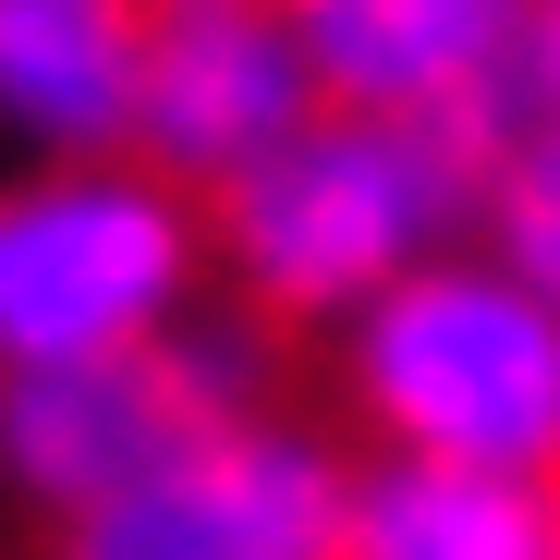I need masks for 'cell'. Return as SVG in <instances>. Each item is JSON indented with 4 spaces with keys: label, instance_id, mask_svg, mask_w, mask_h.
<instances>
[{
    "label": "cell",
    "instance_id": "3957f363",
    "mask_svg": "<svg viewBox=\"0 0 560 560\" xmlns=\"http://www.w3.org/2000/svg\"><path fill=\"white\" fill-rule=\"evenodd\" d=\"M208 293V196L147 159H25L0 183V378L183 329Z\"/></svg>",
    "mask_w": 560,
    "mask_h": 560
},
{
    "label": "cell",
    "instance_id": "8fae6325",
    "mask_svg": "<svg viewBox=\"0 0 560 560\" xmlns=\"http://www.w3.org/2000/svg\"><path fill=\"white\" fill-rule=\"evenodd\" d=\"M524 110H560V0H524Z\"/></svg>",
    "mask_w": 560,
    "mask_h": 560
},
{
    "label": "cell",
    "instance_id": "7a4b0ae2",
    "mask_svg": "<svg viewBox=\"0 0 560 560\" xmlns=\"http://www.w3.org/2000/svg\"><path fill=\"white\" fill-rule=\"evenodd\" d=\"M341 415L415 463L560 476V305L488 244L402 268L365 317L329 329Z\"/></svg>",
    "mask_w": 560,
    "mask_h": 560
},
{
    "label": "cell",
    "instance_id": "ba28073f",
    "mask_svg": "<svg viewBox=\"0 0 560 560\" xmlns=\"http://www.w3.org/2000/svg\"><path fill=\"white\" fill-rule=\"evenodd\" d=\"M147 0H0V135L25 159H135Z\"/></svg>",
    "mask_w": 560,
    "mask_h": 560
},
{
    "label": "cell",
    "instance_id": "8992f818",
    "mask_svg": "<svg viewBox=\"0 0 560 560\" xmlns=\"http://www.w3.org/2000/svg\"><path fill=\"white\" fill-rule=\"evenodd\" d=\"M329 98L293 49L280 0H147V98H135V159L171 171L183 196H220L280 135H305Z\"/></svg>",
    "mask_w": 560,
    "mask_h": 560
},
{
    "label": "cell",
    "instance_id": "52a82bcc",
    "mask_svg": "<svg viewBox=\"0 0 560 560\" xmlns=\"http://www.w3.org/2000/svg\"><path fill=\"white\" fill-rule=\"evenodd\" d=\"M329 110L500 147L524 110V0H280Z\"/></svg>",
    "mask_w": 560,
    "mask_h": 560
},
{
    "label": "cell",
    "instance_id": "30bf717a",
    "mask_svg": "<svg viewBox=\"0 0 560 560\" xmlns=\"http://www.w3.org/2000/svg\"><path fill=\"white\" fill-rule=\"evenodd\" d=\"M476 244H488L500 268H524L536 293L560 305V110H512V135L488 147Z\"/></svg>",
    "mask_w": 560,
    "mask_h": 560
},
{
    "label": "cell",
    "instance_id": "277c9868",
    "mask_svg": "<svg viewBox=\"0 0 560 560\" xmlns=\"http://www.w3.org/2000/svg\"><path fill=\"white\" fill-rule=\"evenodd\" d=\"M268 341L244 305L232 317H183L159 341H122V353H73V365H25L0 378V476L37 488L61 524L122 500L135 476L183 463L196 439L268 415Z\"/></svg>",
    "mask_w": 560,
    "mask_h": 560
},
{
    "label": "cell",
    "instance_id": "6da1fadb",
    "mask_svg": "<svg viewBox=\"0 0 560 560\" xmlns=\"http://www.w3.org/2000/svg\"><path fill=\"white\" fill-rule=\"evenodd\" d=\"M476 183H488L476 135L317 110L305 135H280L256 171L208 196V268L232 280L256 329H341L402 268L476 244Z\"/></svg>",
    "mask_w": 560,
    "mask_h": 560
},
{
    "label": "cell",
    "instance_id": "9c48e42d",
    "mask_svg": "<svg viewBox=\"0 0 560 560\" xmlns=\"http://www.w3.org/2000/svg\"><path fill=\"white\" fill-rule=\"evenodd\" d=\"M341 560H560V476L365 451L341 500Z\"/></svg>",
    "mask_w": 560,
    "mask_h": 560
},
{
    "label": "cell",
    "instance_id": "5b68a950",
    "mask_svg": "<svg viewBox=\"0 0 560 560\" xmlns=\"http://www.w3.org/2000/svg\"><path fill=\"white\" fill-rule=\"evenodd\" d=\"M341 500H353V463L317 427L244 415L183 463L135 476L122 500L73 512L61 560H341Z\"/></svg>",
    "mask_w": 560,
    "mask_h": 560
}]
</instances>
